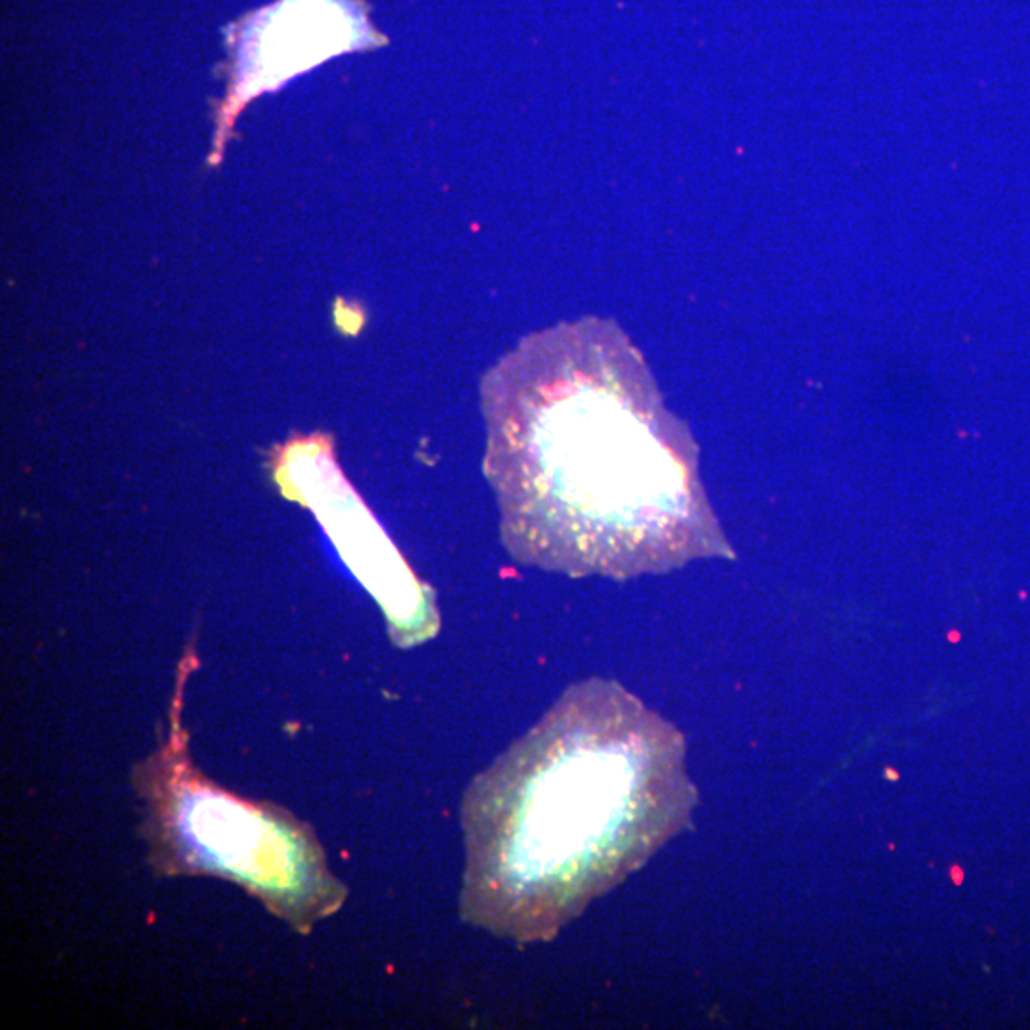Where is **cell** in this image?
<instances>
[{
	"mask_svg": "<svg viewBox=\"0 0 1030 1030\" xmlns=\"http://www.w3.org/2000/svg\"><path fill=\"white\" fill-rule=\"evenodd\" d=\"M481 392L487 475L519 561L624 579L699 546L679 434L617 323L584 317L531 334Z\"/></svg>",
	"mask_w": 1030,
	"mask_h": 1030,
	"instance_id": "obj_1",
	"label": "cell"
},
{
	"mask_svg": "<svg viewBox=\"0 0 1030 1030\" xmlns=\"http://www.w3.org/2000/svg\"><path fill=\"white\" fill-rule=\"evenodd\" d=\"M679 733L617 681L569 687L477 775L462 804L460 914L546 943L687 823Z\"/></svg>",
	"mask_w": 1030,
	"mask_h": 1030,
	"instance_id": "obj_2",
	"label": "cell"
}]
</instances>
